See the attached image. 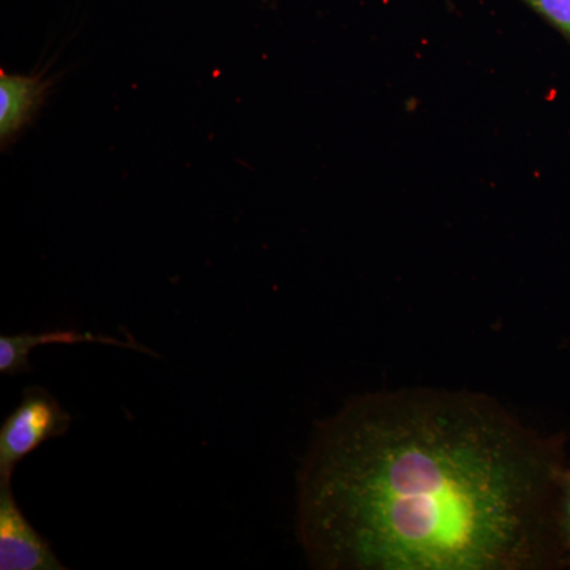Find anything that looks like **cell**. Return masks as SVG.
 Returning a JSON list of instances; mask_svg holds the SVG:
<instances>
[{"instance_id":"1","label":"cell","mask_w":570,"mask_h":570,"mask_svg":"<svg viewBox=\"0 0 570 570\" xmlns=\"http://www.w3.org/2000/svg\"><path fill=\"white\" fill-rule=\"evenodd\" d=\"M568 469L564 434L485 393H367L316 428L299 542L325 570L566 568L554 512Z\"/></svg>"},{"instance_id":"2","label":"cell","mask_w":570,"mask_h":570,"mask_svg":"<svg viewBox=\"0 0 570 570\" xmlns=\"http://www.w3.org/2000/svg\"><path fill=\"white\" fill-rule=\"evenodd\" d=\"M71 415L47 389L24 390L20 406L0 428V485H11L14 468L45 442L69 431Z\"/></svg>"},{"instance_id":"3","label":"cell","mask_w":570,"mask_h":570,"mask_svg":"<svg viewBox=\"0 0 570 570\" xmlns=\"http://www.w3.org/2000/svg\"><path fill=\"white\" fill-rule=\"evenodd\" d=\"M0 569L66 570L50 543L29 523L11 485H0Z\"/></svg>"},{"instance_id":"4","label":"cell","mask_w":570,"mask_h":570,"mask_svg":"<svg viewBox=\"0 0 570 570\" xmlns=\"http://www.w3.org/2000/svg\"><path fill=\"white\" fill-rule=\"evenodd\" d=\"M99 343L110 346L134 348V351L149 352L132 336L127 341L116 337L94 335L91 332H77V330H48L41 333H20V335H0V373L3 376H18V374L32 373L31 352L41 346H70V344ZM156 355V354H153Z\"/></svg>"},{"instance_id":"5","label":"cell","mask_w":570,"mask_h":570,"mask_svg":"<svg viewBox=\"0 0 570 570\" xmlns=\"http://www.w3.org/2000/svg\"><path fill=\"white\" fill-rule=\"evenodd\" d=\"M51 81L43 75H10L0 70V140L2 148L14 141L26 126L32 122Z\"/></svg>"},{"instance_id":"6","label":"cell","mask_w":570,"mask_h":570,"mask_svg":"<svg viewBox=\"0 0 570 570\" xmlns=\"http://www.w3.org/2000/svg\"><path fill=\"white\" fill-rule=\"evenodd\" d=\"M570 43V0H521Z\"/></svg>"},{"instance_id":"7","label":"cell","mask_w":570,"mask_h":570,"mask_svg":"<svg viewBox=\"0 0 570 570\" xmlns=\"http://www.w3.org/2000/svg\"><path fill=\"white\" fill-rule=\"evenodd\" d=\"M554 517H557L558 535H560L564 566L570 568V469L562 478L560 491H558Z\"/></svg>"}]
</instances>
